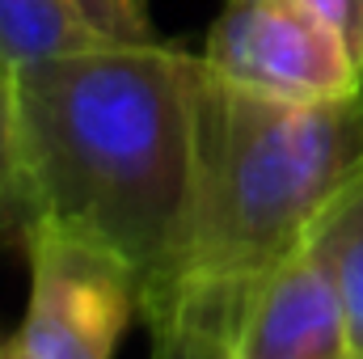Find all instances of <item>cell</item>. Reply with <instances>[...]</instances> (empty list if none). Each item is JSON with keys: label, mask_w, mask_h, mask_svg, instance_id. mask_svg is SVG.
<instances>
[{"label": "cell", "mask_w": 363, "mask_h": 359, "mask_svg": "<svg viewBox=\"0 0 363 359\" xmlns=\"http://www.w3.org/2000/svg\"><path fill=\"white\" fill-rule=\"evenodd\" d=\"M199 55L157 43H97L13 68L30 216L60 220L165 292L194 178ZM140 304V309H144Z\"/></svg>", "instance_id": "6da1fadb"}, {"label": "cell", "mask_w": 363, "mask_h": 359, "mask_svg": "<svg viewBox=\"0 0 363 359\" xmlns=\"http://www.w3.org/2000/svg\"><path fill=\"white\" fill-rule=\"evenodd\" d=\"M363 161V101L296 106L245 93L199 60L194 178L174 275L157 304L224 321L228 300L313 233L325 203Z\"/></svg>", "instance_id": "7a4b0ae2"}, {"label": "cell", "mask_w": 363, "mask_h": 359, "mask_svg": "<svg viewBox=\"0 0 363 359\" xmlns=\"http://www.w3.org/2000/svg\"><path fill=\"white\" fill-rule=\"evenodd\" d=\"M30 300L21 343L34 359H114L127 326L140 317L144 292L131 263L85 233L30 216Z\"/></svg>", "instance_id": "3957f363"}, {"label": "cell", "mask_w": 363, "mask_h": 359, "mask_svg": "<svg viewBox=\"0 0 363 359\" xmlns=\"http://www.w3.org/2000/svg\"><path fill=\"white\" fill-rule=\"evenodd\" d=\"M207 72L258 97L330 106L359 97V64L300 0H224L199 55Z\"/></svg>", "instance_id": "277c9868"}, {"label": "cell", "mask_w": 363, "mask_h": 359, "mask_svg": "<svg viewBox=\"0 0 363 359\" xmlns=\"http://www.w3.org/2000/svg\"><path fill=\"white\" fill-rule=\"evenodd\" d=\"M224 347L228 359H359L342 296L308 241L228 300Z\"/></svg>", "instance_id": "5b68a950"}, {"label": "cell", "mask_w": 363, "mask_h": 359, "mask_svg": "<svg viewBox=\"0 0 363 359\" xmlns=\"http://www.w3.org/2000/svg\"><path fill=\"white\" fill-rule=\"evenodd\" d=\"M304 241L317 250V258L330 270V279L342 296V309H347L355 355L363 359V161L342 182V190L325 203V211L317 216V224Z\"/></svg>", "instance_id": "8992f818"}, {"label": "cell", "mask_w": 363, "mask_h": 359, "mask_svg": "<svg viewBox=\"0 0 363 359\" xmlns=\"http://www.w3.org/2000/svg\"><path fill=\"white\" fill-rule=\"evenodd\" d=\"M106 43L68 0H0V60L9 68Z\"/></svg>", "instance_id": "52a82bcc"}, {"label": "cell", "mask_w": 363, "mask_h": 359, "mask_svg": "<svg viewBox=\"0 0 363 359\" xmlns=\"http://www.w3.org/2000/svg\"><path fill=\"white\" fill-rule=\"evenodd\" d=\"M152 330L148 359H228L224 330L216 317L186 309V304H157L144 313Z\"/></svg>", "instance_id": "ba28073f"}, {"label": "cell", "mask_w": 363, "mask_h": 359, "mask_svg": "<svg viewBox=\"0 0 363 359\" xmlns=\"http://www.w3.org/2000/svg\"><path fill=\"white\" fill-rule=\"evenodd\" d=\"M30 199L17 148V101H13V68L0 60V228H26Z\"/></svg>", "instance_id": "9c48e42d"}, {"label": "cell", "mask_w": 363, "mask_h": 359, "mask_svg": "<svg viewBox=\"0 0 363 359\" xmlns=\"http://www.w3.org/2000/svg\"><path fill=\"white\" fill-rule=\"evenodd\" d=\"M106 43H157L148 0H68Z\"/></svg>", "instance_id": "30bf717a"}, {"label": "cell", "mask_w": 363, "mask_h": 359, "mask_svg": "<svg viewBox=\"0 0 363 359\" xmlns=\"http://www.w3.org/2000/svg\"><path fill=\"white\" fill-rule=\"evenodd\" d=\"M300 4L338 34V43L347 47V55L363 72V0H300Z\"/></svg>", "instance_id": "8fae6325"}, {"label": "cell", "mask_w": 363, "mask_h": 359, "mask_svg": "<svg viewBox=\"0 0 363 359\" xmlns=\"http://www.w3.org/2000/svg\"><path fill=\"white\" fill-rule=\"evenodd\" d=\"M0 359H34V355L21 343V334H0Z\"/></svg>", "instance_id": "7c38bea8"}, {"label": "cell", "mask_w": 363, "mask_h": 359, "mask_svg": "<svg viewBox=\"0 0 363 359\" xmlns=\"http://www.w3.org/2000/svg\"><path fill=\"white\" fill-rule=\"evenodd\" d=\"M359 101H363V77H359Z\"/></svg>", "instance_id": "4fadbf2b"}]
</instances>
